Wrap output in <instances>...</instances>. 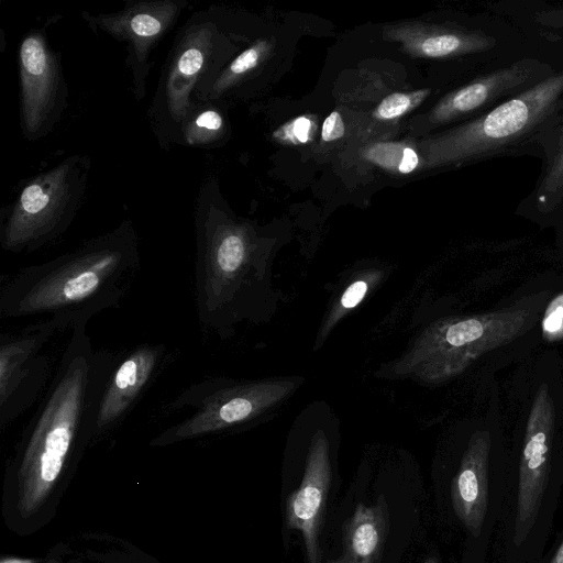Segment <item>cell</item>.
<instances>
[{
	"instance_id": "obj_2",
	"label": "cell",
	"mask_w": 563,
	"mask_h": 563,
	"mask_svg": "<svg viewBox=\"0 0 563 563\" xmlns=\"http://www.w3.org/2000/svg\"><path fill=\"white\" fill-rule=\"evenodd\" d=\"M140 268L139 235L126 220L73 251L15 273L2 286L0 316H46L71 330L118 307Z\"/></svg>"
},
{
	"instance_id": "obj_22",
	"label": "cell",
	"mask_w": 563,
	"mask_h": 563,
	"mask_svg": "<svg viewBox=\"0 0 563 563\" xmlns=\"http://www.w3.org/2000/svg\"><path fill=\"white\" fill-rule=\"evenodd\" d=\"M468 462L463 464L462 470L455 481V498L463 509V515L475 503L478 496V479L476 471Z\"/></svg>"
},
{
	"instance_id": "obj_24",
	"label": "cell",
	"mask_w": 563,
	"mask_h": 563,
	"mask_svg": "<svg viewBox=\"0 0 563 563\" xmlns=\"http://www.w3.org/2000/svg\"><path fill=\"white\" fill-rule=\"evenodd\" d=\"M345 133V126L340 112L332 111L323 121L321 139L324 142H332L341 139Z\"/></svg>"
},
{
	"instance_id": "obj_17",
	"label": "cell",
	"mask_w": 563,
	"mask_h": 563,
	"mask_svg": "<svg viewBox=\"0 0 563 563\" xmlns=\"http://www.w3.org/2000/svg\"><path fill=\"white\" fill-rule=\"evenodd\" d=\"M225 134L227 120L220 109V101L197 102L180 128L177 145L212 147Z\"/></svg>"
},
{
	"instance_id": "obj_20",
	"label": "cell",
	"mask_w": 563,
	"mask_h": 563,
	"mask_svg": "<svg viewBox=\"0 0 563 563\" xmlns=\"http://www.w3.org/2000/svg\"><path fill=\"white\" fill-rule=\"evenodd\" d=\"M430 93V89L422 88L410 92H395L384 98L374 111L379 120H393L404 115L418 107Z\"/></svg>"
},
{
	"instance_id": "obj_18",
	"label": "cell",
	"mask_w": 563,
	"mask_h": 563,
	"mask_svg": "<svg viewBox=\"0 0 563 563\" xmlns=\"http://www.w3.org/2000/svg\"><path fill=\"white\" fill-rule=\"evenodd\" d=\"M365 156L374 164L398 174H409L419 165L416 151L397 142L376 143L367 148Z\"/></svg>"
},
{
	"instance_id": "obj_26",
	"label": "cell",
	"mask_w": 563,
	"mask_h": 563,
	"mask_svg": "<svg viewBox=\"0 0 563 563\" xmlns=\"http://www.w3.org/2000/svg\"><path fill=\"white\" fill-rule=\"evenodd\" d=\"M555 563H563V544L558 552V555L555 558Z\"/></svg>"
},
{
	"instance_id": "obj_3",
	"label": "cell",
	"mask_w": 563,
	"mask_h": 563,
	"mask_svg": "<svg viewBox=\"0 0 563 563\" xmlns=\"http://www.w3.org/2000/svg\"><path fill=\"white\" fill-rule=\"evenodd\" d=\"M195 302L199 323L221 339L258 316L263 273L250 229L222 207L218 183L206 178L195 207Z\"/></svg>"
},
{
	"instance_id": "obj_1",
	"label": "cell",
	"mask_w": 563,
	"mask_h": 563,
	"mask_svg": "<svg viewBox=\"0 0 563 563\" xmlns=\"http://www.w3.org/2000/svg\"><path fill=\"white\" fill-rule=\"evenodd\" d=\"M86 327L71 329L55 375L5 463L1 516L18 537H31L55 519L93 445L98 402L119 355L95 351Z\"/></svg>"
},
{
	"instance_id": "obj_19",
	"label": "cell",
	"mask_w": 563,
	"mask_h": 563,
	"mask_svg": "<svg viewBox=\"0 0 563 563\" xmlns=\"http://www.w3.org/2000/svg\"><path fill=\"white\" fill-rule=\"evenodd\" d=\"M537 202L543 212H550L562 205L563 152L545 162L544 173L537 188Z\"/></svg>"
},
{
	"instance_id": "obj_14",
	"label": "cell",
	"mask_w": 563,
	"mask_h": 563,
	"mask_svg": "<svg viewBox=\"0 0 563 563\" xmlns=\"http://www.w3.org/2000/svg\"><path fill=\"white\" fill-rule=\"evenodd\" d=\"M44 563H161L136 545L101 533H84L54 547Z\"/></svg>"
},
{
	"instance_id": "obj_23",
	"label": "cell",
	"mask_w": 563,
	"mask_h": 563,
	"mask_svg": "<svg viewBox=\"0 0 563 563\" xmlns=\"http://www.w3.org/2000/svg\"><path fill=\"white\" fill-rule=\"evenodd\" d=\"M542 327L550 338L563 336V295L555 298L548 307Z\"/></svg>"
},
{
	"instance_id": "obj_11",
	"label": "cell",
	"mask_w": 563,
	"mask_h": 563,
	"mask_svg": "<svg viewBox=\"0 0 563 563\" xmlns=\"http://www.w3.org/2000/svg\"><path fill=\"white\" fill-rule=\"evenodd\" d=\"M165 344L142 343L118 360L98 402L92 443L113 431L132 411L167 363Z\"/></svg>"
},
{
	"instance_id": "obj_5",
	"label": "cell",
	"mask_w": 563,
	"mask_h": 563,
	"mask_svg": "<svg viewBox=\"0 0 563 563\" xmlns=\"http://www.w3.org/2000/svg\"><path fill=\"white\" fill-rule=\"evenodd\" d=\"M231 54L233 51L224 18L219 9L196 11L180 27L147 110L154 135L162 147L177 145L180 128L194 107L195 90L231 62Z\"/></svg>"
},
{
	"instance_id": "obj_6",
	"label": "cell",
	"mask_w": 563,
	"mask_h": 563,
	"mask_svg": "<svg viewBox=\"0 0 563 563\" xmlns=\"http://www.w3.org/2000/svg\"><path fill=\"white\" fill-rule=\"evenodd\" d=\"M90 168V158L76 154L26 180L2 211L1 247L33 252L64 234L79 211Z\"/></svg>"
},
{
	"instance_id": "obj_13",
	"label": "cell",
	"mask_w": 563,
	"mask_h": 563,
	"mask_svg": "<svg viewBox=\"0 0 563 563\" xmlns=\"http://www.w3.org/2000/svg\"><path fill=\"white\" fill-rule=\"evenodd\" d=\"M331 477L329 441L319 429L310 441L302 481L288 497L286 508L288 527L302 534L307 563H319L318 536Z\"/></svg>"
},
{
	"instance_id": "obj_10",
	"label": "cell",
	"mask_w": 563,
	"mask_h": 563,
	"mask_svg": "<svg viewBox=\"0 0 563 563\" xmlns=\"http://www.w3.org/2000/svg\"><path fill=\"white\" fill-rule=\"evenodd\" d=\"M66 327L55 318L0 335V427L4 430L24 413L45 389L49 358L42 351Z\"/></svg>"
},
{
	"instance_id": "obj_27",
	"label": "cell",
	"mask_w": 563,
	"mask_h": 563,
	"mask_svg": "<svg viewBox=\"0 0 563 563\" xmlns=\"http://www.w3.org/2000/svg\"><path fill=\"white\" fill-rule=\"evenodd\" d=\"M327 563H349V561L344 556H341L340 559L331 560L328 561Z\"/></svg>"
},
{
	"instance_id": "obj_9",
	"label": "cell",
	"mask_w": 563,
	"mask_h": 563,
	"mask_svg": "<svg viewBox=\"0 0 563 563\" xmlns=\"http://www.w3.org/2000/svg\"><path fill=\"white\" fill-rule=\"evenodd\" d=\"M18 66L21 129L25 139L38 141L58 124L68 101L60 57L48 43L46 27L23 36Z\"/></svg>"
},
{
	"instance_id": "obj_12",
	"label": "cell",
	"mask_w": 563,
	"mask_h": 563,
	"mask_svg": "<svg viewBox=\"0 0 563 563\" xmlns=\"http://www.w3.org/2000/svg\"><path fill=\"white\" fill-rule=\"evenodd\" d=\"M551 67L533 58H523L485 74L444 97L431 111L430 122L440 125L493 109L550 77Z\"/></svg>"
},
{
	"instance_id": "obj_21",
	"label": "cell",
	"mask_w": 563,
	"mask_h": 563,
	"mask_svg": "<svg viewBox=\"0 0 563 563\" xmlns=\"http://www.w3.org/2000/svg\"><path fill=\"white\" fill-rule=\"evenodd\" d=\"M314 132V121L308 115H299L276 129L273 137L284 144L300 145L310 142Z\"/></svg>"
},
{
	"instance_id": "obj_25",
	"label": "cell",
	"mask_w": 563,
	"mask_h": 563,
	"mask_svg": "<svg viewBox=\"0 0 563 563\" xmlns=\"http://www.w3.org/2000/svg\"><path fill=\"white\" fill-rule=\"evenodd\" d=\"M367 287V283L363 280H357L351 284L341 297V306L345 309H351L358 305L364 298Z\"/></svg>"
},
{
	"instance_id": "obj_7",
	"label": "cell",
	"mask_w": 563,
	"mask_h": 563,
	"mask_svg": "<svg viewBox=\"0 0 563 563\" xmlns=\"http://www.w3.org/2000/svg\"><path fill=\"white\" fill-rule=\"evenodd\" d=\"M285 391L286 384L222 376L192 383L168 406L172 410L189 409L191 413L154 437L150 445L168 446L244 427L258 419Z\"/></svg>"
},
{
	"instance_id": "obj_28",
	"label": "cell",
	"mask_w": 563,
	"mask_h": 563,
	"mask_svg": "<svg viewBox=\"0 0 563 563\" xmlns=\"http://www.w3.org/2000/svg\"><path fill=\"white\" fill-rule=\"evenodd\" d=\"M424 563H438L434 556L428 558Z\"/></svg>"
},
{
	"instance_id": "obj_8",
	"label": "cell",
	"mask_w": 563,
	"mask_h": 563,
	"mask_svg": "<svg viewBox=\"0 0 563 563\" xmlns=\"http://www.w3.org/2000/svg\"><path fill=\"white\" fill-rule=\"evenodd\" d=\"M187 7L186 0H128L115 12L81 13L82 20L95 34L104 33L125 44V65L137 101L146 96L153 51L175 26Z\"/></svg>"
},
{
	"instance_id": "obj_15",
	"label": "cell",
	"mask_w": 563,
	"mask_h": 563,
	"mask_svg": "<svg viewBox=\"0 0 563 563\" xmlns=\"http://www.w3.org/2000/svg\"><path fill=\"white\" fill-rule=\"evenodd\" d=\"M387 528L388 508L383 495L374 506L358 504L343 527V556L349 563H377Z\"/></svg>"
},
{
	"instance_id": "obj_4",
	"label": "cell",
	"mask_w": 563,
	"mask_h": 563,
	"mask_svg": "<svg viewBox=\"0 0 563 563\" xmlns=\"http://www.w3.org/2000/svg\"><path fill=\"white\" fill-rule=\"evenodd\" d=\"M563 109V70L432 142L434 165L519 153L538 144Z\"/></svg>"
},
{
	"instance_id": "obj_16",
	"label": "cell",
	"mask_w": 563,
	"mask_h": 563,
	"mask_svg": "<svg viewBox=\"0 0 563 563\" xmlns=\"http://www.w3.org/2000/svg\"><path fill=\"white\" fill-rule=\"evenodd\" d=\"M495 44L496 40L493 36L476 31H438L406 41V47L410 53L431 58L484 52Z\"/></svg>"
}]
</instances>
